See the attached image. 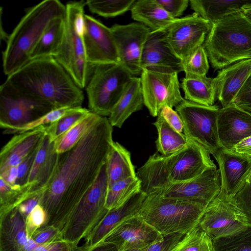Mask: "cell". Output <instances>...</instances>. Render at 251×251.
I'll return each instance as SVG.
<instances>
[{
    "label": "cell",
    "mask_w": 251,
    "mask_h": 251,
    "mask_svg": "<svg viewBox=\"0 0 251 251\" xmlns=\"http://www.w3.org/2000/svg\"><path fill=\"white\" fill-rule=\"evenodd\" d=\"M65 17H57L50 22L32 50L30 60L54 56L63 39Z\"/></svg>",
    "instance_id": "cell-33"
},
{
    "label": "cell",
    "mask_w": 251,
    "mask_h": 251,
    "mask_svg": "<svg viewBox=\"0 0 251 251\" xmlns=\"http://www.w3.org/2000/svg\"><path fill=\"white\" fill-rule=\"evenodd\" d=\"M91 111L81 107H75L54 123L46 126V134L51 142H54Z\"/></svg>",
    "instance_id": "cell-38"
},
{
    "label": "cell",
    "mask_w": 251,
    "mask_h": 251,
    "mask_svg": "<svg viewBox=\"0 0 251 251\" xmlns=\"http://www.w3.org/2000/svg\"><path fill=\"white\" fill-rule=\"evenodd\" d=\"M182 65L185 74L206 75L209 66L208 56L203 45L182 60Z\"/></svg>",
    "instance_id": "cell-42"
},
{
    "label": "cell",
    "mask_w": 251,
    "mask_h": 251,
    "mask_svg": "<svg viewBox=\"0 0 251 251\" xmlns=\"http://www.w3.org/2000/svg\"><path fill=\"white\" fill-rule=\"evenodd\" d=\"M135 0H88L85 1L89 10L104 18L115 17L130 9Z\"/></svg>",
    "instance_id": "cell-40"
},
{
    "label": "cell",
    "mask_w": 251,
    "mask_h": 251,
    "mask_svg": "<svg viewBox=\"0 0 251 251\" xmlns=\"http://www.w3.org/2000/svg\"><path fill=\"white\" fill-rule=\"evenodd\" d=\"M102 116L91 112L66 133L55 140L54 149L56 153H64L75 147Z\"/></svg>",
    "instance_id": "cell-35"
},
{
    "label": "cell",
    "mask_w": 251,
    "mask_h": 251,
    "mask_svg": "<svg viewBox=\"0 0 251 251\" xmlns=\"http://www.w3.org/2000/svg\"><path fill=\"white\" fill-rule=\"evenodd\" d=\"M231 200L247 225L251 226V181L244 184Z\"/></svg>",
    "instance_id": "cell-43"
},
{
    "label": "cell",
    "mask_w": 251,
    "mask_h": 251,
    "mask_svg": "<svg viewBox=\"0 0 251 251\" xmlns=\"http://www.w3.org/2000/svg\"><path fill=\"white\" fill-rule=\"evenodd\" d=\"M219 165L221 189L218 196L232 199L251 169V158L220 148L213 155Z\"/></svg>",
    "instance_id": "cell-20"
},
{
    "label": "cell",
    "mask_w": 251,
    "mask_h": 251,
    "mask_svg": "<svg viewBox=\"0 0 251 251\" xmlns=\"http://www.w3.org/2000/svg\"><path fill=\"white\" fill-rule=\"evenodd\" d=\"M180 86L184 93L186 100L211 106L214 105L217 99L215 77L186 74Z\"/></svg>",
    "instance_id": "cell-30"
},
{
    "label": "cell",
    "mask_w": 251,
    "mask_h": 251,
    "mask_svg": "<svg viewBox=\"0 0 251 251\" xmlns=\"http://www.w3.org/2000/svg\"><path fill=\"white\" fill-rule=\"evenodd\" d=\"M37 246L28 237L25 220L17 208L0 215V251H32Z\"/></svg>",
    "instance_id": "cell-23"
},
{
    "label": "cell",
    "mask_w": 251,
    "mask_h": 251,
    "mask_svg": "<svg viewBox=\"0 0 251 251\" xmlns=\"http://www.w3.org/2000/svg\"><path fill=\"white\" fill-rule=\"evenodd\" d=\"M142 69L178 73L183 71L182 60L173 51L166 36V29L151 31L141 58Z\"/></svg>",
    "instance_id": "cell-19"
},
{
    "label": "cell",
    "mask_w": 251,
    "mask_h": 251,
    "mask_svg": "<svg viewBox=\"0 0 251 251\" xmlns=\"http://www.w3.org/2000/svg\"><path fill=\"white\" fill-rule=\"evenodd\" d=\"M55 109L50 104L23 94L5 81L0 87V126L12 129L31 123Z\"/></svg>",
    "instance_id": "cell-10"
},
{
    "label": "cell",
    "mask_w": 251,
    "mask_h": 251,
    "mask_svg": "<svg viewBox=\"0 0 251 251\" xmlns=\"http://www.w3.org/2000/svg\"><path fill=\"white\" fill-rule=\"evenodd\" d=\"M42 194L36 195L25 200L17 207L25 220L32 210L37 205L40 204Z\"/></svg>",
    "instance_id": "cell-52"
},
{
    "label": "cell",
    "mask_w": 251,
    "mask_h": 251,
    "mask_svg": "<svg viewBox=\"0 0 251 251\" xmlns=\"http://www.w3.org/2000/svg\"><path fill=\"white\" fill-rule=\"evenodd\" d=\"M183 125V134L199 143L212 155L221 147L217 129L220 108L206 106L183 99L176 107Z\"/></svg>",
    "instance_id": "cell-9"
},
{
    "label": "cell",
    "mask_w": 251,
    "mask_h": 251,
    "mask_svg": "<svg viewBox=\"0 0 251 251\" xmlns=\"http://www.w3.org/2000/svg\"><path fill=\"white\" fill-rule=\"evenodd\" d=\"M206 206L195 202L147 196L137 214L162 235L186 234L198 226Z\"/></svg>",
    "instance_id": "cell-5"
},
{
    "label": "cell",
    "mask_w": 251,
    "mask_h": 251,
    "mask_svg": "<svg viewBox=\"0 0 251 251\" xmlns=\"http://www.w3.org/2000/svg\"><path fill=\"white\" fill-rule=\"evenodd\" d=\"M171 251H214L212 239L198 226L185 234Z\"/></svg>",
    "instance_id": "cell-39"
},
{
    "label": "cell",
    "mask_w": 251,
    "mask_h": 251,
    "mask_svg": "<svg viewBox=\"0 0 251 251\" xmlns=\"http://www.w3.org/2000/svg\"><path fill=\"white\" fill-rule=\"evenodd\" d=\"M108 187L115 182L136 177L130 153L122 145L113 141L106 161Z\"/></svg>",
    "instance_id": "cell-31"
},
{
    "label": "cell",
    "mask_w": 251,
    "mask_h": 251,
    "mask_svg": "<svg viewBox=\"0 0 251 251\" xmlns=\"http://www.w3.org/2000/svg\"><path fill=\"white\" fill-rule=\"evenodd\" d=\"M221 189V175L217 169L207 170L188 181L170 183L157 195L207 206L219 194Z\"/></svg>",
    "instance_id": "cell-17"
},
{
    "label": "cell",
    "mask_w": 251,
    "mask_h": 251,
    "mask_svg": "<svg viewBox=\"0 0 251 251\" xmlns=\"http://www.w3.org/2000/svg\"><path fill=\"white\" fill-rule=\"evenodd\" d=\"M74 248L64 240L38 246L32 251H75Z\"/></svg>",
    "instance_id": "cell-51"
},
{
    "label": "cell",
    "mask_w": 251,
    "mask_h": 251,
    "mask_svg": "<svg viewBox=\"0 0 251 251\" xmlns=\"http://www.w3.org/2000/svg\"><path fill=\"white\" fill-rule=\"evenodd\" d=\"M228 150L251 158V136L244 139L233 148Z\"/></svg>",
    "instance_id": "cell-53"
},
{
    "label": "cell",
    "mask_w": 251,
    "mask_h": 251,
    "mask_svg": "<svg viewBox=\"0 0 251 251\" xmlns=\"http://www.w3.org/2000/svg\"><path fill=\"white\" fill-rule=\"evenodd\" d=\"M217 129L221 148L230 150L251 136V113L233 103L222 107L218 115Z\"/></svg>",
    "instance_id": "cell-21"
},
{
    "label": "cell",
    "mask_w": 251,
    "mask_h": 251,
    "mask_svg": "<svg viewBox=\"0 0 251 251\" xmlns=\"http://www.w3.org/2000/svg\"><path fill=\"white\" fill-rule=\"evenodd\" d=\"M17 177L18 168L17 166L8 168L0 172V178L11 186L17 185Z\"/></svg>",
    "instance_id": "cell-54"
},
{
    "label": "cell",
    "mask_w": 251,
    "mask_h": 251,
    "mask_svg": "<svg viewBox=\"0 0 251 251\" xmlns=\"http://www.w3.org/2000/svg\"><path fill=\"white\" fill-rule=\"evenodd\" d=\"M119 59V64L133 76L141 75V58L151 30L144 25L134 22L115 24L111 27Z\"/></svg>",
    "instance_id": "cell-13"
},
{
    "label": "cell",
    "mask_w": 251,
    "mask_h": 251,
    "mask_svg": "<svg viewBox=\"0 0 251 251\" xmlns=\"http://www.w3.org/2000/svg\"><path fill=\"white\" fill-rule=\"evenodd\" d=\"M251 181V169L249 172V173L248 174V175H247L243 184V185L244 184L246 183H248V182H250ZM242 185V186H243Z\"/></svg>",
    "instance_id": "cell-57"
},
{
    "label": "cell",
    "mask_w": 251,
    "mask_h": 251,
    "mask_svg": "<svg viewBox=\"0 0 251 251\" xmlns=\"http://www.w3.org/2000/svg\"><path fill=\"white\" fill-rule=\"evenodd\" d=\"M83 40L87 62L90 66L119 64L110 27L84 14Z\"/></svg>",
    "instance_id": "cell-16"
},
{
    "label": "cell",
    "mask_w": 251,
    "mask_h": 251,
    "mask_svg": "<svg viewBox=\"0 0 251 251\" xmlns=\"http://www.w3.org/2000/svg\"><path fill=\"white\" fill-rule=\"evenodd\" d=\"M245 17L251 23V7L244 9L241 12Z\"/></svg>",
    "instance_id": "cell-56"
},
{
    "label": "cell",
    "mask_w": 251,
    "mask_h": 251,
    "mask_svg": "<svg viewBox=\"0 0 251 251\" xmlns=\"http://www.w3.org/2000/svg\"><path fill=\"white\" fill-rule=\"evenodd\" d=\"M74 108L75 107H62L54 109L31 123L12 129H5L3 130V134H18L31 130L42 126L49 125L59 119Z\"/></svg>",
    "instance_id": "cell-41"
},
{
    "label": "cell",
    "mask_w": 251,
    "mask_h": 251,
    "mask_svg": "<svg viewBox=\"0 0 251 251\" xmlns=\"http://www.w3.org/2000/svg\"><path fill=\"white\" fill-rule=\"evenodd\" d=\"M153 125L156 127L158 133L155 141L156 147L162 155L172 154L186 147L187 141L184 134L171 126L159 113Z\"/></svg>",
    "instance_id": "cell-34"
},
{
    "label": "cell",
    "mask_w": 251,
    "mask_h": 251,
    "mask_svg": "<svg viewBox=\"0 0 251 251\" xmlns=\"http://www.w3.org/2000/svg\"><path fill=\"white\" fill-rule=\"evenodd\" d=\"M251 73V58L243 60L219 71L216 81V98L223 107L232 104Z\"/></svg>",
    "instance_id": "cell-25"
},
{
    "label": "cell",
    "mask_w": 251,
    "mask_h": 251,
    "mask_svg": "<svg viewBox=\"0 0 251 251\" xmlns=\"http://www.w3.org/2000/svg\"><path fill=\"white\" fill-rule=\"evenodd\" d=\"M5 81L17 91L48 102L54 108L81 107L82 89L53 57L30 60L7 76Z\"/></svg>",
    "instance_id": "cell-2"
},
{
    "label": "cell",
    "mask_w": 251,
    "mask_h": 251,
    "mask_svg": "<svg viewBox=\"0 0 251 251\" xmlns=\"http://www.w3.org/2000/svg\"><path fill=\"white\" fill-rule=\"evenodd\" d=\"M31 239L38 245L63 240L61 231L53 225H44L38 228Z\"/></svg>",
    "instance_id": "cell-44"
},
{
    "label": "cell",
    "mask_w": 251,
    "mask_h": 251,
    "mask_svg": "<svg viewBox=\"0 0 251 251\" xmlns=\"http://www.w3.org/2000/svg\"><path fill=\"white\" fill-rule=\"evenodd\" d=\"M214 251H251V226L212 240Z\"/></svg>",
    "instance_id": "cell-37"
},
{
    "label": "cell",
    "mask_w": 251,
    "mask_h": 251,
    "mask_svg": "<svg viewBox=\"0 0 251 251\" xmlns=\"http://www.w3.org/2000/svg\"><path fill=\"white\" fill-rule=\"evenodd\" d=\"M106 162L96 181L77 204L61 230L64 240L74 248L85 239L108 212Z\"/></svg>",
    "instance_id": "cell-7"
},
{
    "label": "cell",
    "mask_w": 251,
    "mask_h": 251,
    "mask_svg": "<svg viewBox=\"0 0 251 251\" xmlns=\"http://www.w3.org/2000/svg\"><path fill=\"white\" fill-rule=\"evenodd\" d=\"M162 237L158 231L137 214L119 225L101 242L113 244L119 251H124L142 250L161 240Z\"/></svg>",
    "instance_id": "cell-18"
},
{
    "label": "cell",
    "mask_w": 251,
    "mask_h": 251,
    "mask_svg": "<svg viewBox=\"0 0 251 251\" xmlns=\"http://www.w3.org/2000/svg\"><path fill=\"white\" fill-rule=\"evenodd\" d=\"M47 218L46 211L40 204L32 210L25 220L26 232L29 238L38 228L45 225Z\"/></svg>",
    "instance_id": "cell-45"
},
{
    "label": "cell",
    "mask_w": 251,
    "mask_h": 251,
    "mask_svg": "<svg viewBox=\"0 0 251 251\" xmlns=\"http://www.w3.org/2000/svg\"><path fill=\"white\" fill-rule=\"evenodd\" d=\"M247 226L231 199L218 195L206 207L198 226L213 240L235 233Z\"/></svg>",
    "instance_id": "cell-14"
},
{
    "label": "cell",
    "mask_w": 251,
    "mask_h": 251,
    "mask_svg": "<svg viewBox=\"0 0 251 251\" xmlns=\"http://www.w3.org/2000/svg\"><path fill=\"white\" fill-rule=\"evenodd\" d=\"M144 105L140 77L133 76L108 118L112 126L121 128L125 121Z\"/></svg>",
    "instance_id": "cell-27"
},
{
    "label": "cell",
    "mask_w": 251,
    "mask_h": 251,
    "mask_svg": "<svg viewBox=\"0 0 251 251\" xmlns=\"http://www.w3.org/2000/svg\"><path fill=\"white\" fill-rule=\"evenodd\" d=\"M232 103L237 107L251 113V73L239 90Z\"/></svg>",
    "instance_id": "cell-47"
},
{
    "label": "cell",
    "mask_w": 251,
    "mask_h": 251,
    "mask_svg": "<svg viewBox=\"0 0 251 251\" xmlns=\"http://www.w3.org/2000/svg\"><path fill=\"white\" fill-rule=\"evenodd\" d=\"M130 11L134 20L144 25L151 31L165 29L176 19L172 17L157 0H135Z\"/></svg>",
    "instance_id": "cell-29"
},
{
    "label": "cell",
    "mask_w": 251,
    "mask_h": 251,
    "mask_svg": "<svg viewBox=\"0 0 251 251\" xmlns=\"http://www.w3.org/2000/svg\"><path fill=\"white\" fill-rule=\"evenodd\" d=\"M163 9L173 18L181 16L189 4L188 0H157Z\"/></svg>",
    "instance_id": "cell-49"
},
{
    "label": "cell",
    "mask_w": 251,
    "mask_h": 251,
    "mask_svg": "<svg viewBox=\"0 0 251 251\" xmlns=\"http://www.w3.org/2000/svg\"><path fill=\"white\" fill-rule=\"evenodd\" d=\"M44 192L33 182L11 186L0 178V215L10 212L25 200Z\"/></svg>",
    "instance_id": "cell-32"
},
{
    "label": "cell",
    "mask_w": 251,
    "mask_h": 251,
    "mask_svg": "<svg viewBox=\"0 0 251 251\" xmlns=\"http://www.w3.org/2000/svg\"><path fill=\"white\" fill-rule=\"evenodd\" d=\"M39 147L28 154L17 166L18 177L16 182L17 185H23L27 182L28 177Z\"/></svg>",
    "instance_id": "cell-48"
},
{
    "label": "cell",
    "mask_w": 251,
    "mask_h": 251,
    "mask_svg": "<svg viewBox=\"0 0 251 251\" xmlns=\"http://www.w3.org/2000/svg\"><path fill=\"white\" fill-rule=\"evenodd\" d=\"M191 8L211 25L251 7V0H189Z\"/></svg>",
    "instance_id": "cell-28"
},
{
    "label": "cell",
    "mask_w": 251,
    "mask_h": 251,
    "mask_svg": "<svg viewBox=\"0 0 251 251\" xmlns=\"http://www.w3.org/2000/svg\"><path fill=\"white\" fill-rule=\"evenodd\" d=\"M133 76L120 64L93 67L85 87L89 109L109 116Z\"/></svg>",
    "instance_id": "cell-8"
},
{
    "label": "cell",
    "mask_w": 251,
    "mask_h": 251,
    "mask_svg": "<svg viewBox=\"0 0 251 251\" xmlns=\"http://www.w3.org/2000/svg\"><path fill=\"white\" fill-rule=\"evenodd\" d=\"M124 251H142V250L135 249L127 250Z\"/></svg>",
    "instance_id": "cell-58"
},
{
    "label": "cell",
    "mask_w": 251,
    "mask_h": 251,
    "mask_svg": "<svg viewBox=\"0 0 251 251\" xmlns=\"http://www.w3.org/2000/svg\"><path fill=\"white\" fill-rule=\"evenodd\" d=\"M85 1L66 5L65 29L61 45L53 57L81 89L87 85L92 67L87 62L83 40Z\"/></svg>",
    "instance_id": "cell-6"
},
{
    "label": "cell",
    "mask_w": 251,
    "mask_h": 251,
    "mask_svg": "<svg viewBox=\"0 0 251 251\" xmlns=\"http://www.w3.org/2000/svg\"><path fill=\"white\" fill-rule=\"evenodd\" d=\"M211 25L194 12L176 19L166 29V39L175 53L183 60L203 45Z\"/></svg>",
    "instance_id": "cell-12"
},
{
    "label": "cell",
    "mask_w": 251,
    "mask_h": 251,
    "mask_svg": "<svg viewBox=\"0 0 251 251\" xmlns=\"http://www.w3.org/2000/svg\"><path fill=\"white\" fill-rule=\"evenodd\" d=\"M59 158L54 143L46 134L37 152L27 182L46 190L54 173Z\"/></svg>",
    "instance_id": "cell-26"
},
{
    "label": "cell",
    "mask_w": 251,
    "mask_h": 251,
    "mask_svg": "<svg viewBox=\"0 0 251 251\" xmlns=\"http://www.w3.org/2000/svg\"><path fill=\"white\" fill-rule=\"evenodd\" d=\"M141 190L137 177H131L114 182L108 188L105 207L111 210L120 206Z\"/></svg>",
    "instance_id": "cell-36"
},
{
    "label": "cell",
    "mask_w": 251,
    "mask_h": 251,
    "mask_svg": "<svg viewBox=\"0 0 251 251\" xmlns=\"http://www.w3.org/2000/svg\"><path fill=\"white\" fill-rule=\"evenodd\" d=\"M46 126L16 134L11 138L0 150V172L11 167H17L40 146L46 134Z\"/></svg>",
    "instance_id": "cell-24"
},
{
    "label": "cell",
    "mask_w": 251,
    "mask_h": 251,
    "mask_svg": "<svg viewBox=\"0 0 251 251\" xmlns=\"http://www.w3.org/2000/svg\"><path fill=\"white\" fill-rule=\"evenodd\" d=\"M65 14L66 5L58 0H45L30 8L8 36L2 53L4 73L8 76L28 62L50 22Z\"/></svg>",
    "instance_id": "cell-3"
},
{
    "label": "cell",
    "mask_w": 251,
    "mask_h": 251,
    "mask_svg": "<svg viewBox=\"0 0 251 251\" xmlns=\"http://www.w3.org/2000/svg\"><path fill=\"white\" fill-rule=\"evenodd\" d=\"M168 124L179 133H182L183 125L181 117L176 111L169 106L164 107L159 113Z\"/></svg>",
    "instance_id": "cell-50"
},
{
    "label": "cell",
    "mask_w": 251,
    "mask_h": 251,
    "mask_svg": "<svg viewBox=\"0 0 251 251\" xmlns=\"http://www.w3.org/2000/svg\"><path fill=\"white\" fill-rule=\"evenodd\" d=\"M186 139L184 148L169 155V184L188 181L207 170L217 169L210 153L204 147Z\"/></svg>",
    "instance_id": "cell-15"
},
{
    "label": "cell",
    "mask_w": 251,
    "mask_h": 251,
    "mask_svg": "<svg viewBox=\"0 0 251 251\" xmlns=\"http://www.w3.org/2000/svg\"><path fill=\"white\" fill-rule=\"evenodd\" d=\"M185 234L176 232L163 235L162 239L142 250V251H171Z\"/></svg>",
    "instance_id": "cell-46"
},
{
    "label": "cell",
    "mask_w": 251,
    "mask_h": 251,
    "mask_svg": "<svg viewBox=\"0 0 251 251\" xmlns=\"http://www.w3.org/2000/svg\"><path fill=\"white\" fill-rule=\"evenodd\" d=\"M112 127L107 117H102L75 147L59 154L54 173L40 203L47 214L45 225H53L61 232L106 162L113 142Z\"/></svg>",
    "instance_id": "cell-1"
},
{
    "label": "cell",
    "mask_w": 251,
    "mask_h": 251,
    "mask_svg": "<svg viewBox=\"0 0 251 251\" xmlns=\"http://www.w3.org/2000/svg\"><path fill=\"white\" fill-rule=\"evenodd\" d=\"M203 46L215 70L251 58V23L240 12L213 24Z\"/></svg>",
    "instance_id": "cell-4"
},
{
    "label": "cell",
    "mask_w": 251,
    "mask_h": 251,
    "mask_svg": "<svg viewBox=\"0 0 251 251\" xmlns=\"http://www.w3.org/2000/svg\"><path fill=\"white\" fill-rule=\"evenodd\" d=\"M177 73L143 69L140 79L144 105L153 117L165 106L176 107L184 99Z\"/></svg>",
    "instance_id": "cell-11"
},
{
    "label": "cell",
    "mask_w": 251,
    "mask_h": 251,
    "mask_svg": "<svg viewBox=\"0 0 251 251\" xmlns=\"http://www.w3.org/2000/svg\"><path fill=\"white\" fill-rule=\"evenodd\" d=\"M75 251H119V250L113 244L101 242L91 248H86L83 246H78L75 248Z\"/></svg>",
    "instance_id": "cell-55"
},
{
    "label": "cell",
    "mask_w": 251,
    "mask_h": 251,
    "mask_svg": "<svg viewBox=\"0 0 251 251\" xmlns=\"http://www.w3.org/2000/svg\"><path fill=\"white\" fill-rule=\"evenodd\" d=\"M146 196L140 190L123 205L108 210L85 238L86 241L83 246L86 248L95 247L119 225L137 214Z\"/></svg>",
    "instance_id": "cell-22"
}]
</instances>
